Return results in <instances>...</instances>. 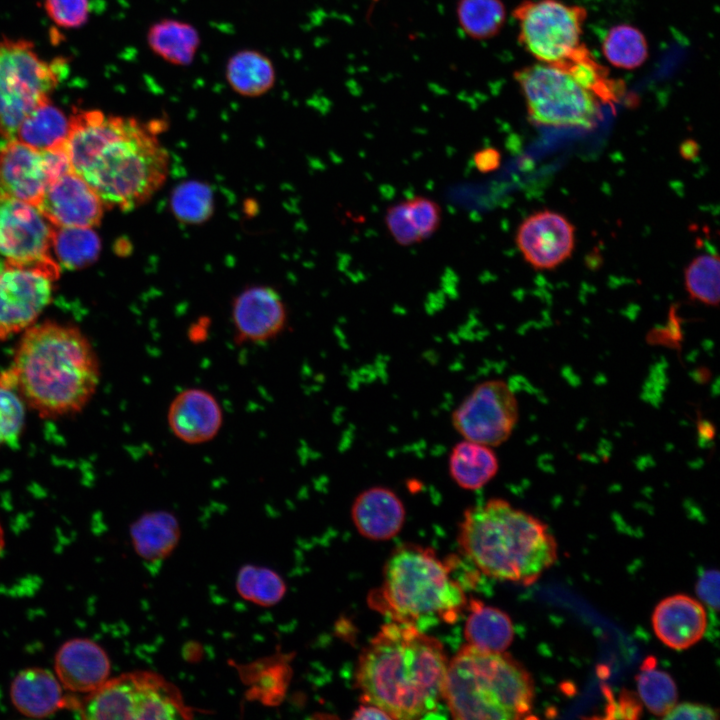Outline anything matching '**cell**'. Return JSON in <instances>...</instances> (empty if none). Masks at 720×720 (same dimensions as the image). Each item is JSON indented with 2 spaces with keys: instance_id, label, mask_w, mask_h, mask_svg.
Segmentation results:
<instances>
[{
  "instance_id": "6da1fadb",
  "label": "cell",
  "mask_w": 720,
  "mask_h": 720,
  "mask_svg": "<svg viewBox=\"0 0 720 720\" xmlns=\"http://www.w3.org/2000/svg\"><path fill=\"white\" fill-rule=\"evenodd\" d=\"M156 128L133 117L77 110L69 117L65 143L71 169L106 208H138L160 190L169 173V152Z\"/></svg>"
},
{
  "instance_id": "7a4b0ae2",
  "label": "cell",
  "mask_w": 720,
  "mask_h": 720,
  "mask_svg": "<svg viewBox=\"0 0 720 720\" xmlns=\"http://www.w3.org/2000/svg\"><path fill=\"white\" fill-rule=\"evenodd\" d=\"M448 659L442 644L416 626L384 624L362 650L355 671L364 703L392 719H421L443 701Z\"/></svg>"
},
{
  "instance_id": "3957f363",
  "label": "cell",
  "mask_w": 720,
  "mask_h": 720,
  "mask_svg": "<svg viewBox=\"0 0 720 720\" xmlns=\"http://www.w3.org/2000/svg\"><path fill=\"white\" fill-rule=\"evenodd\" d=\"M100 365L96 352L73 325L46 321L26 329L0 385L16 391L44 418L80 412L96 392Z\"/></svg>"
},
{
  "instance_id": "277c9868",
  "label": "cell",
  "mask_w": 720,
  "mask_h": 720,
  "mask_svg": "<svg viewBox=\"0 0 720 720\" xmlns=\"http://www.w3.org/2000/svg\"><path fill=\"white\" fill-rule=\"evenodd\" d=\"M458 542L483 574L503 581L532 584L557 560L548 527L501 498L464 511Z\"/></svg>"
},
{
  "instance_id": "5b68a950",
  "label": "cell",
  "mask_w": 720,
  "mask_h": 720,
  "mask_svg": "<svg viewBox=\"0 0 720 720\" xmlns=\"http://www.w3.org/2000/svg\"><path fill=\"white\" fill-rule=\"evenodd\" d=\"M534 696L530 673L505 652L467 644L448 661L443 701L454 719L524 718Z\"/></svg>"
},
{
  "instance_id": "8992f818",
  "label": "cell",
  "mask_w": 720,
  "mask_h": 720,
  "mask_svg": "<svg viewBox=\"0 0 720 720\" xmlns=\"http://www.w3.org/2000/svg\"><path fill=\"white\" fill-rule=\"evenodd\" d=\"M369 605L392 621L409 623H454L467 598L453 579L450 568L435 552L415 544L393 550L384 566L383 581L369 595Z\"/></svg>"
},
{
  "instance_id": "52a82bcc",
  "label": "cell",
  "mask_w": 720,
  "mask_h": 720,
  "mask_svg": "<svg viewBox=\"0 0 720 720\" xmlns=\"http://www.w3.org/2000/svg\"><path fill=\"white\" fill-rule=\"evenodd\" d=\"M66 709L88 720H175L193 715L178 688L149 671L129 672L108 679L84 697L67 695Z\"/></svg>"
},
{
  "instance_id": "ba28073f",
  "label": "cell",
  "mask_w": 720,
  "mask_h": 720,
  "mask_svg": "<svg viewBox=\"0 0 720 720\" xmlns=\"http://www.w3.org/2000/svg\"><path fill=\"white\" fill-rule=\"evenodd\" d=\"M64 61L44 60L25 39L0 40V135L14 139L24 118L51 100Z\"/></svg>"
},
{
  "instance_id": "9c48e42d",
  "label": "cell",
  "mask_w": 720,
  "mask_h": 720,
  "mask_svg": "<svg viewBox=\"0 0 720 720\" xmlns=\"http://www.w3.org/2000/svg\"><path fill=\"white\" fill-rule=\"evenodd\" d=\"M514 78L530 119L538 125L591 128L600 119L599 100L554 66H527L516 71Z\"/></svg>"
},
{
  "instance_id": "30bf717a",
  "label": "cell",
  "mask_w": 720,
  "mask_h": 720,
  "mask_svg": "<svg viewBox=\"0 0 720 720\" xmlns=\"http://www.w3.org/2000/svg\"><path fill=\"white\" fill-rule=\"evenodd\" d=\"M513 16L519 25L520 44L542 63L555 65L582 44L587 17L583 7L558 0H525L514 9Z\"/></svg>"
},
{
  "instance_id": "8fae6325",
  "label": "cell",
  "mask_w": 720,
  "mask_h": 720,
  "mask_svg": "<svg viewBox=\"0 0 720 720\" xmlns=\"http://www.w3.org/2000/svg\"><path fill=\"white\" fill-rule=\"evenodd\" d=\"M54 226L31 204L0 200V270L34 269L55 281L61 267L52 253Z\"/></svg>"
},
{
  "instance_id": "7c38bea8",
  "label": "cell",
  "mask_w": 720,
  "mask_h": 720,
  "mask_svg": "<svg viewBox=\"0 0 720 720\" xmlns=\"http://www.w3.org/2000/svg\"><path fill=\"white\" fill-rule=\"evenodd\" d=\"M519 417L517 398L501 379L476 384L451 413V424L462 439L490 447L506 442Z\"/></svg>"
},
{
  "instance_id": "4fadbf2b",
  "label": "cell",
  "mask_w": 720,
  "mask_h": 720,
  "mask_svg": "<svg viewBox=\"0 0 720 720\" xmlns=\"http://www.w3.org/2000/svg\"><path fill=\"white\" fill-rule=\"evenodd\" d=\"M70 169L65 147L39 150L9 139L0 148V200L37 207L49 184Z\"/></svg>"
},
{
  "instance_id": "5bb4252c",
  "label": "cell",
  "mask_w": 720,
  "mask_h": 720,
  "mask_svg": "<svg viewBox=\"0 0 720 720\" xmlns=\"http://www.w3.org/2000/svg\"><path fill=\"white\" fill-rule=\"evenodd\" d=\"M54 281L34 269L0 270V340L35 323L52 300Z\"/></svg>"
},
{
  "instance_id": "9a60e30c",
  "label": "cell",
  "mask_w": 720,
  "mask_h": 720,
  "mask_svg": "<svg viewBox=\"0 0 720 720\" xmlns=\"http://www.w3.org/2000/svg\"><path fill=\"white\" fill-rule=\"evenodd\" d=\"M231 321L236 343H266L286 329L288 312L276 289L255 284L233 298Z\"/></svg>"
},
{
  "instance_id": "2e32d148",
  "label": "cell",
  "mask_w": 720,
  "mask_h": 720,
  "mask_svg": "<svg viewBox=\"0 0 720 720\" xmlns=\"http://www.w3.org/2000/svg\"><path fill=\"white\" fill-rule=\"evenodd\" d=\"M515 242L529 265L538 270H550L571 256L575 246V229L560 213L541 210L521 222Z\"/></svg>"
},
{
  "instance_id": "e0dca14e",
  "label": "cell",
  "mask_w": 720,
  "mask_h": 720,
  "mask_svg": "<svg viewBox=\"0 0 720 720\" xmlns=\"http://www.w3.org/2000/svg\"><path fill=\"white\" fill-rule=\"evenodd\" d=\"M37 208L55 227L95 228L105 205L96 192L72 169L47 187Z\"/></svg>"
},
{
  "instance_id": "ac0fdd59",
  "label": "cell",
  "mask_w": 720,
  "mask_h": 720,
  "mask_svg": "<svg viewBox=\"0 0 720 720\" xmlns=\"http://www.w3.org/2000/svg\"><path fill=\"white\" fill-rule=\"evenodd\" d=\"M223 410L208 390L191 387L180 391L170 402L167 424L183 443L200 445L213 440L223 426Z\"/></svg>"
},
{
  "instance_id": "d6986e66",
  "label": "cell",
  "mask_w": 720,
  "mask_h": 720,
  "mask_svg": "<svg viewBox=\"0 0 720 720\" xmlns=\"http://www.w3.org/2000/svg\"><path fill=\"white\" fill-rule=\"evenodd\" d=\"M56 677L67 691L88 694L109 679L111 664L105 650L87 638L64 642L55 655Z\"/></svg>"
},
{
  "instance_id": "ffe728a7",
  "label": "cell",
  "mask_w": 720,
  "mask_h": 720,
  "mask_svg": "<svg viewBox=\"0 0 720 720\" xmlns=\"http://www.w3.org/2000/svg\"><path fill=\"white\" fill-rule=\"evenodd\" d=\"M698 600L676 594L660 601L652 614L658 639L674 650H684L699 642L708 628V615Z\"/></svg>"
},
{
  "instance_id": "44dd1931",
  "label": "cell",
  "mask_w": 720,
  "mask_h": 720,
  "mask_svg": "<svg viewBox=\"0 0 720 720\" xmlns=\"http://www.w3.org/2000/svg\"><path fill=\"white\" fill-rule=\"evenodd\" d=\"M351 516L357 531L371 540H388L402 529L406 510L390 488L373 486L361 491L353 501Z\"/></svg>"
},
{
  "instance_id": "7402d4cb",
  "label": "cell",
  "mask_w": 720,
  "mask_h": 720,
  "mask_svg": "<svg viewBox=\"0 0 720 720\" xmlns=\"http://www.w3.org/2000/svg\"><path fill=\"white\" fill-rule=\"evenodd\" d=\"M10 699L20 714L29 718H45L66 709L67 695L52 672L41 667H29L13 678Z\"/></svg>"
},
{
  "instance_id": "603a6c76",
  "label": "cell",
  "mask_w": 720,
  "mask_h": 720,
  "mask_svg": "<svg viewBox=\"0 0 720 720\" xmlns=\"http://www.w3.org/2000/svg\"><path fill=\"white\" fill-rule=\"evenodd\" d=\"M442 210L438 202L426 196H414L388 207L384 223L392 239L400 246L419 244L440 228Z\"/></svg>"
},
{
  "instance_id": "cb8c5ba5",
  "label": "cell",
  "mask_w": 720,
  "mask_h": 720,
  "mask_svg": "<svg viewBox=\"0 0 720 720\" xmlns=\"http://www.w3.org/2000/svg\"><path fill=\"white\" fill-rule=\"evenodd\" d=\"M499 460L493 447L463 439L451 449L448 473L464 490L475 491L487 485L498 473Z\"/></svg>"
},
{
  "instance_id": "d4e9b609",
  "label": "cell",
  "mask_w": 720,
  "mask_h": 720,
  "mask_svg": "<svg viewBox=\"0 0 720 720\" xmlns=\"http://www.w3.org/2000/svg\"><path fill=\"white\" fill-rule=\"evenodd\" d=\"M136 553L145 561L159 563L176 547L180 527L176 517L166 511L147 512L130 526Z\"/></svg>"
},
{
  "instance_id": "484cf974",
  "label": "cell",
  "mask_w": 720,
  "mask_h": 720,
  "mask_svg": "<svg viewBox=\"0 0 720 720\" xmlns=\"http://www.w3.org/2000/svg\"><path fill=\"white\" fill-rule=\"evenodd\" d=\"M551 66L569 74L598 100L612 108L625 96L624 83L612 78L608 69L595 59L583 43L569 57Z\"/></svg>"
},
{
  "instance_id": "4316f807",
  "label": "cell",
  "mask_w": 720,
  "mask_h": 720,
  "mask_svg": "<svg viewBox=\"0 0 720 720\" xmlns=\"http://www.w3.org/2000/svg\"><path fill=\"white\" fill-rule=\"evenodd\" d=\"M225 78L231 89L243 97L255 98L269 92L276 82L271 59L255 49H242L228 59Z\"/></svg>"
},
{
  "instance_id": "83f0119b",
  "label": "cell",
  "mask_w": 720,
  "mask_h": 720,
  "mask_svg": "<svg viewBox=\"0 0 720 720\" xmlns=\"http://www.w3.org/2000/svg\"><path fill=\"white\" fill-rule=\"evenodd\" d=\"M464 637L469 645L491 652H505L514 638L510 617L478 600L469 602Z\"/></svg>"
},
{
  "instance_id": "f1b7e54d",
  "label": "cell",
  "mask_w": 720,
  "mask_h": 720,
  "mask_svg": "<svg viewBox=\"0 0 720 720\" xmlns=\"http://www.w3.org/2000/svg\"><path fill=\"white\" fill-rule=\"evenodd\" d=\"M200 42L197 29L192 24L177 19L159 20L153 23L147 32V43L152 52L176 66L191 64Z\"/></svg>"
},
{
  "instance_id": "f546056e",
  "label": "cell",
  "mask_w": 720,
  "mask_h": 720,
  "mask_svg": "<svg viewBox=\"0 0 720 720\" xmlns=\"http://www.w3.org/2000/svg\"><path fill=\"white\" fill-rule=\"evenodd\" d=\"M69 117L52 100L32 110L19 125L14 139L39 150L64 148Z\"/></svg>"
},
{
  "instance_id": "4dcf8cb0",
  "label": "cell",
  "mask_w": 720,
  "mask_h": 720,
  "mask_svg": "<svg viewBox=\"0 0 720 720\" xmlns=\"http://www.w3.org/2000/svg\"><path fill=\"white\" fill-rule=\"evenodd\" d=\"M100 250V238L94 228L54 226L52 253L60 267L84 268L96 261Z\"/></svg>"
},
{
  "instance_id": "1f68e13d",
  "label": "cell",
  "mask_w": 720,
  "mask_h": 720,
  "mask_svg": "<svg viewBox=\"0 0 720 720\" xmlns=\"http://www.w3.org/2000/svg\"><path fill=\"white\" fill-rule=\"evenodd\" d=\"M169 208L175 219L183 225L203 224L214 213L213 190L198 180L179 183L171 191Z\"/></svg>"
},
{
  "instance_id": "d6a6232c",
  "label": "cell",
  "mask_w": 720,
  "mask_h": 720,
  "mask_svg": "<svg viewBox=\"0 0 720 720\" xmlns=\"http://www.w3.org/2000/svg\"><path fill=\"white\" fill-rule=\"evenodd\" d=\"M456 13L463 32L474 40L496 36L506 18L501 0H459Z\"/></svg>"
},
{
  "instance_id": "836d02e7",
  "label": "cell",
  "mask_w": 720,
  "mask_h": 720,
  "mask_svg": "<svg viewBox=\"0 0 720 720\" xmlns=\"http://www.w3.org/2000/svg\"><path fill=\"white\" fill-rule=\"evenodd\" d=\"M641 702L657 716H665L677 703L678 691L673 678L656 667L654 658H647L636 678Z\"/></svg>"
},
{
  "instance_id": "e575fe53",
  "label": "cell",
  "mask_w": 720,
  "mask_h": 720,
  "mask_svg": "<svg viewBox=\"0 0 720 720\" xmlns=\"http://www.w3.org/2000/svg\"><path fill=\"white\" fill-rule=\"evenodd\" d=\"M602 50L609 63L624 69L639 67L648 56V46L643 33L627 24L614 26L608 31Z\"/></svg>"
},
{
  "instance_id": "d590c367",
  "label": "cell",
  "mask_w": 720,
  "mask_h": 720,
  "mask_svg": "<svg viewBox=\"0 0 720 720\" xmlns=\"http://www.w3.org/2000/svg\"><path fill=\"white\" fill-rule=\"evenodd\" d=\"M720 262L717 254L703 253L693 258L684 271V286L695 301L708 306L719 303Z\"/></svg>"
},
{
  "instance_id": "8d00e7d4",
  "label": "cell",
  "mask_w": 720,
  "mask_h": 720,
  "mask_svg": "<svg viewBox=\"0 0 720 720\" xmlns=\"http://www.w3.org/2000/svg\"><path fill=\"white\" fill-rule=\"evenodd\" d=\"M237 588L245 599L265 606L277 603L286 589L283 580L275 572L253 566L240 570Z\"/></svg>"
},
{
  "instance_id": "74e56055",
  "label": "cell",
  "mask_w": 720,
  "mask_h": 720,
  "mask_svg": "<svg viewBox=\"0 0 720 720\" xmlns=\"http://www.w3.org/2000/svg\"><path fill=\"white\" fill-rule=\"evenodd\" d=\"M24 421V401L13 389L0 385V446L19 437Z\"/></svg>"
},
{
  "instance_id": "f35d334b",
  "label": "cell",
  "mask_w": 720,
  "mask_h": 720,
  "mask_svg": "<svg viewBox=\"0 0 720 720\" xmlns=\"http://www.w3.org/2000/svg\"><path fill=\"white\" fill-rule=\"evenodd\" d=\"M44 8L49 18L64 28L82 26L89 15L88 0H45Z\"/></svg>"
},
{
  "instance_id": "ab89813d",
  "label": "cell",
  "mask_w": 720,
  "mask_h": 720,
  "mask_svg": "<svg viewBox=\"0 0 720 720\" xmlns=\"http://www.w3.org/2000/svg\"><path fill=\"white\" fill-rule=\"evenodd\" d=\"M696 593L710 615L719 610V573L715 569L704 570L696 584Z\"/></svg>"
},
{
  "instance_id": "60d3db41",
  "label": "cell",
  "mask_w": 720,
  "mask_h": 720,
  "mask_svg": "<svg viewBox=\"0 0 720 720\" xmlns=\"http://www.w3.org/2000/svg\"><path fill=\"white\" fill-rule=\"evenodd\" d=\"M664 718L688 720L717 719L718 712L714 708L704 704L685 702L681 704L676 703Z\"/></svg>"
},
{
  "instance_id": "b9f144b4",
  "label": "cell",
  "mask_w": 720,
  "mask_h": 720,
  "mask_svg": "<svg viewBox=\"0 0 720 720\" xmlns=\"http://www.w3.org/2000/svg\"><path fill=\"white\" fill-rule=\"evenodd\" d=\"M640 711V703L630 695H621L620 699L611 703L607 710L611 718H638Z\"/></svg>"
},
{
  "instance_id": "7bdbcfd3",
  "label": "cell",
  "mask_w": 720,
  "mask_h": 720,
  "mask_svg": "<svg viewBox=\"0 0 720 720\" xmlns=\"http://www.w3.org/2000/svg\"><path fill=\"white\" fill-rule=\"evenodd\" d=\"M501 163L500 152L493 147H485L473 154V164L481 173H489L496 170Z\"/></svg>"
},
{
  "instance_id": "ee69618b",
  "label": "cell",
  "mask_w": 720,
  "mask_h": 720,
  "mask_svg": "<svg viewBox=\"0 0 720 720\" xmlns=\"http://www.w3.org/2000/svg\"><path fill=\"white\" fill-rule=\"evenodd\" d=\"M353 719H392L384 710L381 708L372 705L364 703V705H360L357 710H355L353 716Z\"/></svg>"
},
{
  "instance_id": "f6af8a7d",
  "label": "cell",
  "mask_w": 720,
  "mask_h": 720,
  "mask_svg": "<svg viewBox=\"0 0 720 720\" xmlns=\"http://www.w3.org/2000/svg\"><path fill=\"white\" fill-rule=\"evenodd\" d=\"M4 543H5V540H4V531H3V528H2V526H1V524H0V556H1L2 550H3V548H4Z\"/></svg>"
}]
</instances>
